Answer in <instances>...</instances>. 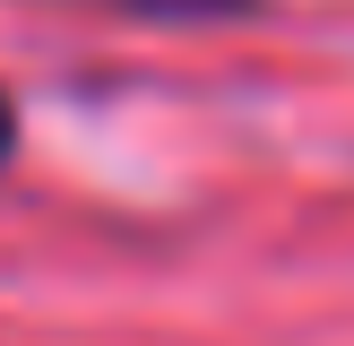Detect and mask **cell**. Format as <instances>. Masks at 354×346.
I'll return each instance as SVG.
<instances>
[{
	"mask_svg": "<svg viewBox=\"0 0 354 346\" xmlns=\"http://www.w3.org/2000/svg\"><path fill=\"white\" fill-rule=\"evenodd\" d=\"M17 156V104H9V86H0V165Z\"/></svg>",
	"mask_w": 354,
	"mask_h": 346,
	"instance_id": "2",
	"label": "cell"
},
{
	"mask_svg": "<svg viewBox=\"0 0 354 346\" xmlns=\"http://www.w3.org/2000/svg\"><path fill=\"white\" fill-rule=\"evenodd\" d=\"M61 9H104L138 26H225V17H251L259 0H61Z\"/></svg>",
	"mask_w": 354,
	"mask_h": 346,
	"instance_id": "1",
	"label": "cell"
}]
</instances>
